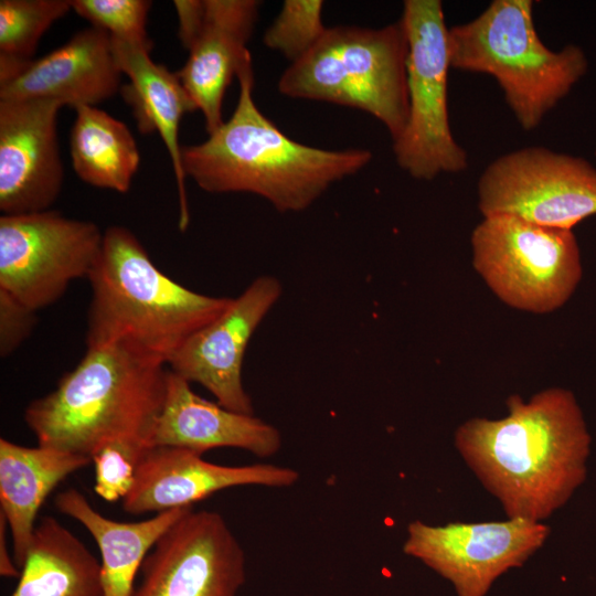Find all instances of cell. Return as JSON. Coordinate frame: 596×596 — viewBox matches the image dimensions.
<instances>
[{
  "label": "cell",
  "instance_id": "1",
  "mask_svg": "<svg viewBox=\"0 0 596 596\" xmlns=\"http://www.w3.org/2000/svg\"><path fill=\"white\" fill-rule=\"evenodd\" d=\"M507 407L502 418L460 424L455 446L508 519L543 522L584 482L592 438L570 390L510 395Z\"/></svg>",
  "mask_w": 596,
  "mask_h": 596
},
{
  "label": "cell",
  "instance_id": "2",
  "mask_svg": "<svg viewBox=\"0 0 596 596\" xmlns=\"http://www.w3.org/2000/svg\"><path fill=\"white\" fill-rule=\"evenodd\" d=\"M236 77L240 95L232 116L205 141L181 148L184 174L202 190L254 193L279 212H300L370 163V150L308 146L275 126L255 104L252 56Z\"/></svg>",
  "mask_w": 596,
  "mask_h": 596
},
{
  "label": "cell",
  "instance_id": "3",
  "mask_svg": "<svg viewBox=\"0 0 596 596\" xmlns=\"http://www.w3.org/2000/svg\"><path fill=\"white\" fill-rule=\"evenodd\" d=\"M88 280L86 345L121 343L163 364L233 298L195 292L164 275L127 227L104 232Z\"/></svg>",
  "mask_w": 596,
  "mask_h": 596
},
{
  "label": "cell",
  "instance_id": "4",
  "mask_svg": "<svg viewBox=\"0 0 596 596\" xmlns=\"http://www.w3.org/2000/svg\"><path fill=\"white\" fill-rule=\"evenodd\" d=\"M164 365L121 343L87 347L54 391L28 405L24 421L38 445L91 459L111 439H147L164 395Z\"/></svg>",
  "mask_w": 596,
  "mask_h": 596
},
{
  "label": "cell",
  "instance_id": "5",
  "mask_svg": "<svg viewBox=\"0 0 596 596\" xmlns=\"http://www.w3.org/2000/svg\"><path fill=\"white\" fill-rule=\"evenodd\" d=\"M532 0H494L473 20L448 29L450 67L492 76L524 130L535 129L587 70L583 50L545 46Z\"/></svg>",
  "mask_w": 596,
  "mask_h": 596
},
{
  "label": "cell",
  "instance_id": "6",
  "mask_svg": "<svg viewBox=\"0 0 596 596\" xmlns=\"http://www.w3.org/2000/svg\"><path fill=\"white\" fill-rule=\"evenodd\" d=\"M407 35L402 20L380 29L327 28L317 44L278 81L281 95L363 110L392 140L408 119Z\"/></svg>",
  "mask_w": 596,
  "mask_h": 596
},
{
  "label": "cell",
  "instance_id": "7",
  "mask_svg": "<svg viewBox=\"0 0 596 596\" xmlns=\"http://www.w3.org/2000/svg\"><path fill=\"white\" fill-rule=\"evenodd\" d=\"M472 266L507 306L549 313L577 288L583 266L573 231L510 215L483 216L470 237Z\"/></svg>",
  "mask_w": 596,
  "mask_h": 596
},
{
  "label": "cell",
  "instance_id": "8",
  "mask_svg": "<svg viewBox=\"0 0 596 596\" xmlns=\"http://www.w3.org/2000/svg\"><path fill=\"white\" fill-rule=\"evenodd\" d=\"M408 43V119L393 141L397 164L417 180L458 173L468 155L454 139L447 106L448 28L439 0H405L401 18Z\"/></svg>",
  "mask_w": 596,
  "mask_h": 596
},
{
  "label": "cell",
  "instance_id": "9",
  "mask_svg": "<svg viewBox=\"0 0 596 596\" xmlns=\"http://www.w3.org/2000/svg\"><path fill=\"white\" fill-rule=\"evenodd\" d=\"M482 216L510 215L573 231L596 214V169L544 147H525L492 161L478 181Z\"/></svg>",
  "mask_w": 596,
  "mask_h": 596
},
{
  "label": "cell",
  "instance_id": "10",
  "mask_svg": "<svg viewBox=\"0 0 596 596\" xmlns=\"http://www.w3.org/2000/svg\"><path fill=\"white\" fill-rule=\"evenodd\" d=\"M104 233L88 221L43 211L0 217V289L36 311L88 277Z\"/></svg>",
  "mask_w": 596,
  "mask_h": 596
},
{
  "label": "cell",
  "instance_id": "11",
  "mask_svg": "<svg viewBox=\"0 0 596 596\" xmlns=\"http://www.w3.org/2000/svg\"><path fill=\"white\" fill-rule=\"evenodd\" d=\"M550 531L544 522L523 519L445 525L415 520L403 552L450 582L458 596H486L498 577L543 546Z\"/></svg>",
  "mask_w": 596,
  "mask_h": 596
},
{
  "label": "cell",
  "instance_id": "12",
  "mask_svg": "<svg viewBox=\"0 0 596 596\" xmlns=\"http://www.w3.org/2000/svg\"><path fill=\"white\" fill-rule=\"evenodd\" d=\"M132 596H237L245 554L223 517L189 509L157 541Z\"/></svg>",
  "mask_w": 596,
  "mask_h": 596
},
{
  "label": "cell",
  "instance_id": "13",
  "mask_svg": "<svg viewBox=\"0 0 596 596\" xmlns=\"http://www.w3.org/2000/svg\"><path fill=\"white\" fill-rule=\"evenodd\" d=\"M283 288L272 276L256 278L213 321L194 332L168 362L170 371L207 390L223 407L254 414L242 366L247 344Z\"/></svg>",
  "mask_w": 596,
  "mask_h": 596
},
{
  "label": "cell",
  "instance_id": "14",
  "mask_svg": "<svg viewBox=\"0 0 596 596\" xmlns=\"http://www.w3.org/2000/svg\"><path fill=\"white\" fill-rule=\"evenodd\" d=\"M62 105L51 99L0 100V210L4 215L47 211L64 171L57 138Z\"/></svg>",
  "mask_w": 596,
  "mask_h": 596
},
{
  "label": "cell",
  "instance_id": "15",
  "mask_svg": "<svg viewBox=\"0 0 596 596\" xmlns=\"http://www.w3.org/2000/svg\"><path fill=\"white\" fill-rule=\"evenodd\" d=\"M201 453L181 447H148L136 469L134 483L121 500L129 514L160 513L193 507L217 491L240 486L284 488L299 473L272 464L224 466L206 461Z\"/></svg>",
  "mask_w": 596,
  "mask_h": 596
},
{
  "label": "cell",
  "instance_id": "16",
  "mask_svg": "<svg viewBox=\"0 0 596 596\" xmlns=\"http://www.w3.org/2000/svg\"><path fill=\"white\" fill-rule=\"evenodd\" d=\"M259 7L257 0H204L198 26L181 42L189 57L177 75L202 111L207 134L224 123L225 92L242 64L252 56L247 43Z\"/></svg>",
  "mask_w": 596,
  "mask_h": 596
},
{
  "label": "cell",
  "instance_id": "17",
  "mask_svg": "<svg viewBox=\"0 0 596 596\" xmlns=\"http://www.w3.org/2000/svg\"><path fill=\"white\" fill-rule=\"evenodd\" d=\"M168 370L160 409L147 437L149 447H181L204 454L233 447L269 457L281 447L280 432L254 414L230 411L198 395Z\"/></svg>",
  "mask_w": 596,
  "mask_h": 596
},
{
  "label": "cell",
  "instance_id": "18",
  "mask_svg": "<svg viewBox=\"0 0 596 596\" xmlns=\"http://www.w3.org/2000/svg\"><path fill=\"white\" fill-rule=\"evenodd\" d=\"M121 75L109 34L91 26L1 83L0 100L51 99L74 109L95 106L119 91Z\"/></svg>",
  "mask_w": 596,
  "mask_h": 596
},
{
  "label": "cell",
  "instance_id": "19",
  "mask_svg": "<svg viewBox=\"0 0 596 596\" xmlns=\"http://www.w3.org/2000/svg\"><path fill=\"white\" fill-rule=\"evenodd\" d=\"M110 42L120 71L129 78V84L121 87V94L132 108L138 130L145 135L158 132L169 152L179 195V228L185 231L190 214L179 128L183 116L198 108L177 73L155 63L150 51L113 39Z\"/></svg>",
  "mask_w": 596,
  "mask_h": 596
},
{
  "label": "cell",
  "instance_id": "20",
  "mask_svg": "<svg viewBox=\"0 0 596 596\" xmlns=\"http://www.w3.org/2000/svg\"><path fill=\"white\" fill-rule=\"evenodd\" d=\"M89 464L92 459L86 456L0 439V512L8 522L20 570L43 502L61 481Z\"/></svg>",
  "mask_w": 596,
  "mask_h": 596
},
{
  "label": "cell",
  "instance_id": "21",
  "mask_svg": "<svg viewBox=\"0 0 596 596\" xmlns=\"http://www.w3.org/2000/svg\"><path fill=\"white\" fill-rule=\"evenodd\" d=\"M55 508L79 522L95 540L102 556L105 596H132L141 565L160 536L189 509L178 508L156 513L137 522H120L100 514L77 489L58 492Z\"/></svg>",
  "mask_w": 596,
  "mask_h": 596
},
{
  "label": "cell",
  "instance_id": "22",
  "mask_svg": "<svg viewBox=\"0 0 596 596\" xmlns=\"http://www.w3.org/2000/svg\"><path fill=\"white\" fill-rule=\"evenodd\" d=\"M20 571L11 596H105L98 560L51 515L35 525Z\"/></svg>",
  "mask_w": 596,
  "mask_h": 596
},
{
  "label": "cell",
  "instance_id": "23",
  "mask_svg": "<svg viewBox=\"0 0 596 596\" xmlns=\"http://www.w3.org/2000/svg\"><path fill=\"white\" fill-rule=\"evenodd\" d=\"M75 114L71 132L75 173L96 188L128 192L140 162L131 131L95 106H78Z\"/></svg>",
  "mask_w": 596,
  "mask_h": 596
},
{
  "label": "cell",
  "instance_id": "24",
  "mask_svg": "<svg viewBox=\"0 0 596 596\" xmlns=\"http://www.w3.org/2000/svg\"><path fill=\"white\" fill-rule=\"evenodd\" d=\"M70 10V0L0 1V84L34 61L42 35Z\"/></svg>",
  "mask_w": 596,
  "mask_h": 596
},
{
  "label": "cell",
  "instance_id": "25",
  "mask_svg": "<svg viewBox=\"0 0 596 596\" xmlns=\"http://www.w3.org/2000/svg\"><path fill=\"white\" fill-rule=\"evenodd\" d=\"M322 8L321 0H285L264 33L265 46L279 52L290 64L299 61L327 30L322 22Z\"/></svg>",
  "mask_w": 596,
  "mask_h": 596
},
{
  "label": "cell",
  "instance_id": "26",
  "mask_svg": "<svg viewBox=\"0 0 596 596\" xmlns=\"http://www.w3.org/2000/svg\"><path fill=\"white\" fill-rule=\"evenodd\" d=\"M152 2L148 0H72L71 6L92 26L106 31L110 39L152 49L147 19Z\"/></svg>",
  "mask_w": 596,
  "mask_h": 596
},
{
  "label": "cell",
  "instance_id": "27",
  "mask_svg": "<svg viewBox=\"0 0 596 596\" xmlns=\"http://www.w3.org/2000/svg\"><path fill=\"white\" fill-rule=\"evenodd\" d=\"M143 436H124L111 439L92 456L94 490L107 502L123 500L130 490L139 460L148 448Z\"/></svg>",
  "mask_w": 596,
  "mask_h": 596
},
{
  "label": "cell",
  "instance_id": "28",
  "mask_svg": "<svg viewBox=\"0 0 596 596\" xmlns=\"http://www.w3.org/2000/svg\"><path fill=\"white\" fill-rule=\"evenodd\" d=\"M36 311L0 289V355L7 358L31 334Z\"/></svg>",
  "mask_w": 596,
  "mask_h": 596
},
{
  "label": "cell",
  "instance_id": "29",
  "mask_svg": "<svg viewBox=\"0 0 596 596\" xmlns=\"http://www.w3.org/2000/svg\"><path fill=\"white\" fill-rule=\"evenodd\" d=\"M8 522L0 512V574L4 577H20L21 571L18 567L14 557L10 555L8 550Z\"/></svg>",
  "mask_w": 596,
  "mask_h": 596
}]
</instances>
